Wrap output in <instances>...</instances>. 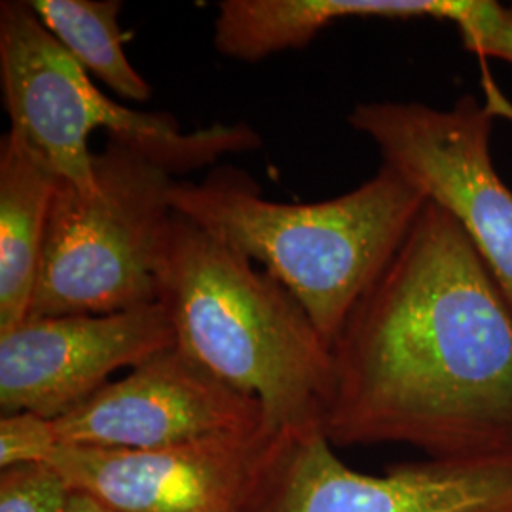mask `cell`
Listing matches in <instances>:
<instances>
[{
	"instance_id": "cell-1",
	"label": "cell",
	"mask_w": 512,
	"mask_h": 512,
	"mask_svg": "<svg viewBox=\"0 0 512 512\" xmlns=\"http://www.w3.org/2000/svg\"><path fill=\"white\" fill-rule=\"evenodd\" d=\"M332 446L512 458V306L456 219L429 202L332 342Z\"/></svg>"
},
{
	"instance_id": "cell-2",
	"label": "cell",
	"mask_w": 512,
	"mask_h": 512,
	"mask_svg": "<svg viewBox=\"0 0 512 512\" xmlns=\"http://www.w3.org/2000/svg\"><path fill=\"white\" fill-rule=\"evenodd\" d=\"M255 264L175 213L158 275L175 346L260 401L275 433L323 431L330 344L293 293Z\"/></svg>"
},
{
	"instance_id": "cell-3",
	"label": "cell",
	"mask_w": 512,
	"mask_h": 512,
	"mask_svg": "<svg viewBox=\"0 0 512 512\" xmlns=\"http://www.w3.org/2000/svg\"><path fill=\"white\" fill-rule=\"evenodd\" d=\"M171 203L279 279L332 346L429 198L385 164L348 194L310 203L268 200L249 175L222 167L202 183L177 181Z\"/></svg>"
},
{
	"instance_id": "cell-4",
	"label": "cell",
	"mask_w": 512,
	"mask_h": 512,
	"mask_svg": "<svg viewBox=\"0 0 512 512\" xmlns=\"http://www.w3.org/2000/svg\"><path fill=\"white\" fill-rule=\"evenodd\" d=\"M0 88L8 131L82 194L95 190V129L139 148L175 177L260 147L258 133L245 124L184 131L169 114L110 99L42 25L29 0L0 4Z\"/></svg>"
},
{
	"instance_id": "cell-5",
	"label": "cell",
	"mask_w": 512,
	"mask_h": 512,
	"mask_svg": "<svg viewBox=\"0 0 512 512\" xmlns=\"http://www.w3.org/2000/svg\"><path fill=\"white\" fill-rule=\"evenodd\" d=\"M93 177L92 194L59 186L29 317L103 315L158 302L177 177L112 135L93 156Z\"/></svg>"
},
{
	"instance_id": "cell-6",
	"label": "cell",
	"mask_w": 512,
	"mask_h": 512,
	"mask_svg": "<svg viewBox=\"0 0 512 512\" xmlns=\"http://www.w3.org/2000/svg\"><path fill=\"white\" fill-rule=\"evenodd\" d=\"M495 110L473 95L450 109L418 101H365L348 114L385 165L448 211L512 306V190L492 160Z\"/></svg>"
},
{
	"instance_id": "cell-7",
	"label": "cell",
	"mask_w": 512,
	"mask_h": 512,
	"mask_svg": "<svg viewBox=\"0 0 512 512\" xmlns=\"http://www.w3.org/2000/svg\"><path fill=\"white\" fill-rule=\"evenodd\" d=\"M243 512H512V458L353 471L323 431L279 433Z\"/></svg>"
},
{
	"instance_id": "cell-8",
	"label": "cell",
	"mask_w": 512,
	"mask_h": 512,
	"mask_svg": "<svg viewBox=\"0 0 512 512\" xmlns=\"http://www.w3.org/2000/svg\"><path fill=\"white\" fill-rule=\"evenodd\" d=\"M175 346L160 302L103 315L29 317L0 334V412L59 420L135 368Z\"/></svg>"
},
{
	"instance_id": "cell-9",
	"label": "cell",
	"mask_w": 512,
	"mask_h": 512,
	"mask_svg": "<svg viewBox=\"0 0 512 512\" xmlns=\"http://www.w3.org/2000/svg\"><path fill=\"white\" fill-rule=\"evenodd\" d=\"M268 427L260 401L173 348L55 420L59 444L152 450ZM270 429V427H268Z\"/></svg>"
},
{
	"instance_id": "cell-10",
	"label": "cell",
	"mask_w": 512,
	"mask_h": 512,
	"mask_svg": "<svg viewBox=\"0 0 512 512\" xmlns=\"http://www.w3.org/2000/svg\"><path fill=\"white\" fill-rule=\"evenodd\" d=\"M277 435L264 427L152 450L59 444L48 461L112 512H243Z\"/></svg>"
},
{
	"instance_id": "cell-11",
	"label": "cell",
	"mask_w": 512,
	"mask_h": 512,
	"mask_svg": "<svg viewBox=\"0 0 512 512\" xmlns=\"http://www.w3.org/2000/svg\"><path fill=\"white\" fill-rule=\"evenodd\" d=\"M478 0H222L213 21V46L243 63L302 50L332 23L344 19L450 21L471 18Z\"/></svg>"
},
{
	"instance_id": "cell-12",
	"label": "cell",
	"mask_w": 512,
	"mask_h": 512,
	"mask_svg": "<svg viewBox=\"0 0 512 512\" xmlns=\"http://www.w3.org/2000/svg\"><path fill=\"white\" fill-rule=\"evenodd\" d=\"M63 179L12 131L0 139V334L31 315Z\"/></svg>"
},
{
	"instance_id": "cell-13",
	"label": "cell",
	"mask_w": 512,
	"mask_h": 512,
	"mask_svg": "<svg viewBox=\"0 0 512 512\" xmlns=\"http://www.w3.org/2000/svg\"><path fill=\"white\" fill-rule=\"evenodd\" d=\"M42 25L86 73L126 101L152 95L124 50L120 0H29Z\"/></svg>"
},
{
	"instance_id": "cell-14",
	"label": "cell",
	"mask_w": 512,
	"mask_h": 512,
	"mask_svg": "<svg viewBox=\"0 0 512 512\" xmlns=\"http://www.w3.org/2000/svg\"><path fill=\"white\" fill-rule=\"evenodd\" d=\"M74 490L50 461L6 467L0 473V512H65Z\"/></svg>"
},
{
	"instance_id": "cell-15",
	"label": "cell",
	"mask_w": 512,
	"mask_h": 512,
	"mask_svg": "<svg viewBox=\"0 0 512 512\" xmlns=\"http://www.w3.org/2000/svg\"><path fill=\"white\" fill-rule=\"evenodd\" d=\"M57 446L55 420L33 412L4 414L0 418V469L48 461Z\"/></svg>"
},
{
	"instance_id": "cell-16",
	"label": "cell",
	"mask_w": 512,
	"mask_h": 512,
	"mask_svg": "<svg viewBox=\"0 0 512 512\" xmlns=\"http://www.w3.org/2000/svg\"><path fill=\"white\" fill-rule=\"evenodd\" d=\"M458 31L467 52L512 65V4L480 0L475 14Z\"/></svg>"
},
{
	"instance_id": "cell-17",
	"label": "cell",
	"mask_w": 512,
	"mask_h": 512,
	"mask_svg": "<svg viewBox=\"0 0 512 512\" xmlns=\"http://www.w3.org/2000/svg\"><path fill=\"white\" fill-rule=\"evenodd\" d=\"M65 512H112L103 507L99 501H95L93 497L80 492H74L73 499Z\"/></svg>"
}]
</instances>
